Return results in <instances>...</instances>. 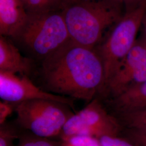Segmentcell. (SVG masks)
Returning <instances> with one entry per match:
<instances>
[{"label":"cell","instance_id":"8","mask_svg":"<svg viewBox=\"0 0 146 146\" xmlns=\"http://www.w3.org/2000/svg\"><path fill=\"white\" fill-rule=\"evenodd\" d=\"M28 16L20 0H0L1 36L14 38L25 25Z\"/></svg>","mask_w":146,"mask_h":146},{"label":"cell","instance_id":"5","mask_svg":"<svg viewBox=\"0 0 146 146\" xmlns=\"http://www.w3.org/2000/svg\"><path fill=\"white\" fill-rule=\"evenodd\" d=\"M66 104L48 100H33L14 104L19 124L35 135L47 138L61 133L63 127L72 114Z\"/></svg>","mask_w":146,"mask_h":146},{"label":"cell","instance_id":"16","mask_svg":"<svg viewBox=\"0 0 146 146\" xmlns=\"http://www.w3.org/2000/svg\"><path fill=\"white\" fill-rule=\"evenodd\" d=\"M122 7L124 13L133 11L146 2V0H114Z\"/></svg>","mask_w":146,"mask_h":146},{"label":"cell","instance_id":"4","mask_svg":"<svg viewBox=\"0 0 146 146\" xmlns=\"http://www.w3.org/2000/svg\"><path fill=\"white\" fill-rule=\"evenodd\" d=\"M146 12V2L133 11L125 12L95 48L104 65L105 89L120 63L133 47Z\"/></svg>","mask_w":146,"mask_h":146},{"label":"cell","instance_id":"9","mask_svg":"<svg viewBox=\"0 0 146 146\" xmlns=\"http://www.w3.org/2000/svg\"><path fill=\"white\" fill-rule=\"evenodd\" d=\"M32 69V60L22 56L19 49L6 37L1 36L0 70L28 76Z\"/></svg>","mask_w":146,"mask_h":146},{"label":"cell","instance_id":"3","mask_svg":"<svg viewBox=\"0 0 146 146\" xmlns=\"http://www.w3.org/2000/svg\"><path fill=\"white\" fill-rule=\"evenodd\" d=\"M28 14L13 39L36 58L41 60L71 41L62 9Z\"/></svg>","mask_w":146,"mask_h":146},{"label":"cell","instance_id":"1","mask_svg":"<svg viewBox=\"0 0 146 146\" xmlns=\"http://www.w3.org/2000/svg\"><path fill=\"white\" fill-rule=\"evenodd\" d=\"M40 74L44 90L90 102L104 90V71L95 48L70 41L41 60Z\"/></svg>","mask_w":146,"mask_h":146},{"label":"cell","instance_id":"10","mask_svg":"<svg viewBox=\"0 0 146 146\" xmlns=\"http://www.w3.org/2000/svg\"><path fill=\"white\" fill-rule=\"evenodd\" d=\"M113 104L123 114L146 108V80L113 97Z\"/></svg>","mask_w":146,"mask_h":146},{"label":"cell","instance_id":"12","mask_svg":"<svg viewBox=\"0 0 146 146\" xmlns=\"http://www.w3.org/2000/svg\"><path fill=\"white\" fill-rule=\"evenodd\" d=\"M123 114L129 125L134 129H146V108Z\"/></svg>","mask_w":146,"mask_h":146},{"label":"cell","instance_id":"19","mask_svg":"<svg viewBox=\"0 0 146 146\" xmlns=\"http://www.w3.org/2000/svg\"><path fill=\"white\" fill-rule=\"evenodd\" d=\"M19 146H54L45 139H35L22 142Z\"/></svg>","mask_w":146,"mask_h":146},{"label":"cell","instance_id":"20","mask_svg":"<svg viewBox=\"0 0 146 146\" xmlns=\"http://www.w3.org/2000/svg\"><path fill=\"white\" fill-rule=\"evenodd\" d=\"M141 30L142 31L141 36L143 37L146 41V12L143 18L141 25Z\"/></svg>","mask_w":146,"mask_h":146},{"label":"cell","instance_id":"11","mask_svg":"<svg viewBox=\"0 0 146 146\" xmlns=\"http://www.w3.org/2000/svg\"><path fill=\"white\" fill-rule=\"evenodd\" d=\"M28 13H40L62 9L66 0H20Z\"/></svg>","mask_w":146,"mask_h":146},{"label":"cell","instance_id":"7","mask_svg":"<svg viewBox=\"0 0 146 146\" xmlns=\"http://www.w3.org/2000/svg\"><path fill=\"white\" fill-rule=\"evenodd\" d=\"M0 98L13 104L33 100H52L74 107L72 98L48 92L34 84L27 75L0 70Z\"/></svg>","mask_w":146,"mask_h":146},{"label":"cell","instance_id":"15","mask_svg":"<svg viewBox=\"0 0 146 146\" xmlns=\"http://www.w3.org/2000/svg\"><path fill=\"white\" fill-rule=\"evenodd\" d=\"M16 138L14 131L11 129L1 127L0 130V146H13V142Z\"/></svg>","mask_w":146,"mask_h":146},{"label":"cell","instance_id":"17","mask_svg":"<svg viewBox=\"0 0 146 146\" xmlns=\"http://www.w3.org/2000/svg\"><path fill=\"white\" fill-rule=\"evenodd\" d=\"M14 104L5 101L0 102V124L3 125L7 118L11 115L13 111Z\"/></svg>","mask_w":146,"mask_h":146},{"label":"cell","instance_id":"18","mask_svg":"<svg viewBox=\"0 0 146 146\" xmlns=\"http://www.w3.org/2000/svg\"><path fill=\"white\" fill-rule=\"evenodd\" d=\"M134 137L139 146H146V129H135Z\"/></svg>","mask_w":146,"mask_h":146},{"label":"cell","instance_id":"13","mask_svg":"<svg viewBox=\"0 0 146 146\" xmlns=\"http://www.w3.org/2000/svg\"><path fill=\"white\" fill-rule=\"evenodd\" d=\"M65 141L64 146H101L99 139L89 136H73Z\"/></svg>","mask_w":146,"mask_h":146},{"label":"cell","instance_id":"6","mask_svg":"<svg viewBox=\"0 0 146 146\" xmlns=\"http://www.w3.org/2000/svg\"><path fill=\"white\" fill-rule=\"evenodd\" d=\"M119 131L117 121L107 113L98 100L93 99L70 116L61 133L64 140L74 135L89 136L99 139L104 136H116Z\"/></svg>","mask_w":146,"mask_h":146},{"label":"cell","instance_id":"14","mask_svg":"<svg viewBox=\"0 0 146 146\" xmlns=\"http://www.w3.org/2000/svg\"><path fill=\"white\" fill-rule=\"evenodd\" d=\"M99 141L101 146H137L116 136H104Z\"/></svg>","mask_w":146,"mask_h":146},{"label":"cell","instance_id":"2","mask_svg":"<svg viewBox=\"0 0 146 146\" xmlns=\"http://www.w3.org/2000/svg\"><path fill=\"white\" fill-rule=\"evenodd\" d=\"M63 14L71 41L95 48L124 14L114 0H66Z\"/></svg>","mask_w":146,"mask_h":146}]
</instances>
